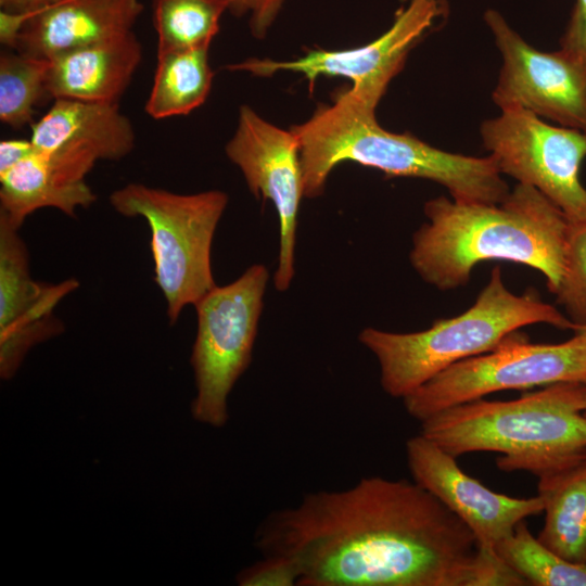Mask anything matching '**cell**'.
<instances>
[{
    "instance_id": "cell-1",
    "label": "cell",
    "mask_w": 586,
    "mask_h": 586,
    "mask_svg": "<svg viewBox=\"0 0 586 586\" xmlns=\"http://www.w3.org/2000/svg\"><path fill=\"white\" fill-rule=\"evenodd\" d=\"M263 556L293 562L301 586H469L477 542L418 483L360 479L305 495L257 528Z\"/></svg>"
},
{
    "instance_id": "cell-2",
    "label": "cell",
    "mask_w": 586,
    "mask_h": 586,
    "mask_svg": "<svg viewBox=\"0 0 586 586\" xmlns=\"http://www.w3.org/2000/svg\"><path fill=\"white\" fill-rule=\"evenodd\" d=\"M424 214L428 221L413 233L409 259L426 283L457 289L479 263L508 260L538 270L549 291H557L570 222L534 187L518 183L495 204L438 196L424 204Z\"/></svg>"
},
{
    "instance_id": "cell-3",
    "label": "cell",
    "mask_w": 586,
    "mask_h": 586,
    "mask_svg": "<svg viewBox=\"0 0 586 586\" xmlns=\"http://www.w3.org/2000/svg\"><path fill=\"white\" fill-rule=\"evenodd\" d=\"M374 112L345 89L332 104L319 106L308 120L290 128L300 144L305 198L321 195L330 173L343 162L388 177L435 181L459 202L495 204L508 196L509 187L492 156L450 153L409 133L387 131Z\"/></svg>"
},
{
    "instance_id": "cell-4",
    "label": "cell",
    "mask_w": 586,
    "mask_h": 586,
    "mask_svg": "<svg viewBox=\"0 0 586 586\" xmlns=\"http://www.w3.org/2000/svg\"><path fill=\"white\" fill-rule=\"evenodd\" d=\"M586 383L559 382L511 400L476 399L421 421L420 434L458 458L495 451L501 471L537 477L586 458Z\"/></svg>"
},
{
    "instance_id": "cell-5",
    "label": "cell",
    "mask_w": 586,
    "mask_h": 586,
    "mask_svg": "<svg viewBox=\"0 0 586 586\" xmlns=\"http://www.w3.org/2000/svg\"><path fill=\"white\" fill-rule=\"evenodd\" d=\"M535 323L575 329L568 317L536 294L511 292L500 268L495 267L474 304L462 314L411 333L365 328L358 339L378 360L383 391L403 399L449 366L489 352L519 329Z\"/></svg>"
},
{
    "instance_id": "cell-6",
    "label": "cell",
    "mask_w": 586,
    "mask_h": 586,
    "mask_svg": "<svg viewBox=\"0 0 586 586\" xmlns=\"http://www.w3.org/2000/svg\"><path fill=\"white\" fill-rule=\"evenodd\" d=\"M109 201L118 214L148 222L154 281L165 297L168 321L175 323L186 306H194L216 286L212 245L227 193L181 194L132 182L113 191Z\"/></svg>"
},
{
    "instance_id": "cell-7",
    "label": "cell",
    "mask_w": 586,
    "mask_h": 586,
    "mask_svg": "<svg viewBox=\"0 0 586 586\" xmlns=\"http://www.w3.org/2000/svg\"><path fill=\"white\" fill-rule=\"evenodd\" d=\"M268 279V269L255 264L194 305L191 365L196 395L191 410L202 423L219 428L228 420V396L252 360Z\"/></svg>"
},
{
    "instance_id": "cell-8",
    "label": "cell",
    "mask_w": 586,
    "mask_h": 586,
    "mask_svg": "<svg viewBox=\"0 0 586 586\" xmlns=\"http://www.w3.org/2000/svg\"><path fill=\"white\" fill-rule=\"evenodd\" d=\"M559 382L586 383V336L559 344H533L517 332L496 348L444 369L403 398L418 421L447 408L507 390Z\"/></svg>"
},
{
    "instance_id": "cell-9",
    "label": "cell",
    "mask_w": 586,
    "mask_h": 586,
    "mask_svg": "<svg viewBox=\"0 0 586 586\" xmlns=\"http://www.w3.org/2000/svg\"><path fill=\"white\" fill-rule=\"evenodd\" d=\"M481 137L501 175L537 189L569 222L586 220V188L579 180L586 131L551 126L528 110L511 106L485 120Z\"/></svg>"
},
{
    "instance_id": "cell-10",
    "label": "cell",
    "mask_w": 586,
    "mask_h": 586,
    "mask_svg": "<svg viewBox=\"0 0 586 586\" xmlns=\"http://www.w3.org/2000/svg\"><path fill=\"white\" fill-rule=\"evenodd\" d=\"M484 20L502 59L493 91L500 110L523 107L560 126L586 131V63L561 49H535L496 10H487Z\"/></svg>"
},
{
    "instance_id": "cell-11",
    "label": "cell",
    "mask_w": 586,
    "mask_h": 586,
    "mask_svg": "<svg viewBox=\"0 0 586 586\" xmlns=\"http://www.w3.org/2000/svg\"><path fill=\"white\" fill-rule=\"evenodd\" d=\"M226 154L242 171L249 190L277 211L280 242L273 283L284 292L295 275L297 215L305 196L298 140L291 129L283 130L242 105Z\"/></svg>"
},
{
    "instance_id": "cell-12",
    "label": "cell",
    "mask_w": 586,
    "mask_h": 586,
    "mask_svg": "<svg viewBox=\"0 0 586 586\" xmlns=\"http://www.w3.org/2000/svg\"><path fill=\"white\" fill-rule=\"evenodd\" d=\"M442 13L437 0H409L392 26L372 42L348 50H310L293 61L247 59L226 66L229 71L270 76L279 71L301 73L314 84L319 76L346 77L352 93L375 109L390 81L403 68L411 48Z\"/></svg>"
},
{
    "instance_id": "cell-13",
    "label": "cell",
    "mask_w": 586,
    "mask_h": 586,
    "mask_svg": "<svg viewBox=\"0 0 586 586\" xmlns=\"http://www.w3.org/2000/svg\"><path fill=\"white\" fill-rule=\"evenodd\" d=\"M79 285L36 281L18 229L0 216V374L12 378L28 351L64 330L55 306Z\"/></svg>"
},
{
    "instance_id": "cell-14",
    "label": "cell",
    "mask_w": 586,
    "mask_h": 586,
    "mask_svg": "<svg viewBox=\"0 0 586 586\" xmlns=\"http://www.w3.org/2000/svg\"><path fill=\"white\" fill-rule=\"evenodd\" d=\"M406 457L413 481L463 521L480 546L496 548L521 521L544 510L538 495L513 498L491 491L422 434L406 442Z\"/></svg>"
},
{
    "instance_id": "cell-15",
    "label": "cell",
    "mask_w": 586,
    "mask_h": 586,
    "mask_svg": "<svg viewBox=\"0 0 586 586\" xmlns=\"http://www.w3.org/2000/svg\"><path fill=\"white\" fill-rule=\"evenodd\" d=\"M143 9L141 0H66L26 17L13 14V50L50 60L132 31Z\"/></svg>"
},
{
    "instance_id": "cell-16",
    "label": "cell",
    "mask_w": 586,
    "mask_h": 586,
    "mask_svg": "<svg viewBox=\"0 0 586 586\" xmlns=\"http://www.w3.org/2000/svg\"><path fill=\"white\" fill-rule=\"evenodd\" d=\"M30 129V141L40 152L68 150L98 161H119L136 145L132 123L118 103L55 99Z\"/></svg>"
},
{
    "instance_id": "cell-17",
    "label": "cell",
    "mask_w": 586,
    "mask_h": 586,
    "mask_svg": "<svg viewBox=\"0 0 586 586\" xmlns=\"http://www.w3.org/2000/svg\"><path fill=\"white\" fill-rule=\"evenodd\" d=\"M142 60L135 31L73 49L50 59L47 95L118 103Z\"/></svg>"
},
{
    "instance_id": "cell-18",
    "label": "cell",
    "mask_w": 586,
    "mask_h": 586,
    "mask_svg": "<svg viewBox=\"0 0 586 586\" xmlns=\"http://www.w3.org/2000/svg\"><path fill=\"white\" fill-rule=\"evenodd\" d=\"M95 200L82 173L36 150L0 174V216L17 229L40 208L52 207L75 217Z\"/></svg>"
},
{
    "instance_id": "cell-19",
    "label": "cell",
    "mask_w": 586,
    "mask_h": 586,
    "mask_svg": "<svg viewBox=\"0 0 586 586\" xmlns=\"http://www.w3.org/2000/svg\"><path fill=\"white\" fill-rule=\"evenodd\" d=\"M545 512L538 539L564 560L586 568V458L538 476Z\"/></svg>"
},
{
    "instance_id": "cell-20",
    "label": "cell",
    "mask_w": 586,
    "mask_h": 586,
    "mask_svg": "<svg viewBox=\"0 0 586 586\" xmlns=\"http://www.w3.org/2000/svg\"><path fill=\"white\" fill-rule=\"evenodd\" d=\"M213 77L208 49L157 54L145 113L153 119L190 114L207 99Z\"/></svg>"
},
{
    "instance_id": "cell-21",
    "label": "cell",
    "mask_w": 586,
    "mask_h": 586,
    "mask_svg": "<svg viewBox=\"0 0 586 586\" xmlns=\"http://www.w3.org/2000/svg\"><path fill=\"white\" fill-rule=\"evenodd\" d=\"M225 11V0H154L157 54L208 49Z\"/></svg>"
},
{
    "instance_id": "cell-22",
    "label": "cell",
    "mask_w": 586,
    "mask_h": 586,
    "mask_svg": "<svg viewBox=\"0 0 586 586\" xmlns=\"http://www.w3.org/2000/svg\"><path fill=\"white\" fill-rule=\"evenodd\" d=\"M50 60L16 50L0 55V120L13 129L31 125L35 107L47 95Z\"/></svg>"
},
{
    "instance_id": "cell-23",
    "label": "cell",
    "mask_w": 586,
    "mask_h": 586,
    "mask_svg": "<svg viewBox=\"0 0 586 586\" xmlns=\"http://www.w3.org/2000/svg\"><path fill=\"white\" fill-rule=\"evenodd\" d=\"M495 549L528 585L586 586V568L564 560L546 547L524 521Z\"/></svg>"
},
{
    "instance_id": "cell-24",
    "label": "cell",
    "mask_w": 586,
    "mask_h": 586,
    "mask_svg": "<svg viewBox=\"0 0 586 586\" xmlns=\"http://www.w3.org/2000/svg\"><path fill=\"white\" fill-rule=\"evenodd\" d=\"M557 303L576 327L586 326V220L570 222Z\"/></svg>"
},
{
    "instance_id": "cell-25",
    "label": "cell",
    "mask_w": 586,
    "mask_h": 586,
    "mask_svg": "<svg viewBox=\"0 0 586 586\" xmlns=\"http://www.w3.org/2000/svg\"><path fill=\"white\" fill-rule=\"evenodd\" d=\"M527 582L517 573L495 548L477 545L469 586H524Z\"/></svg>"
},
{
    "instance_id": "cell-26",
    "label": "cell",
    "mask_w": 586,
    "mask_h": 586,
    "mask_svg": "<svg viewBox=\"0 0 586 586\" xmlns=\"http://www.w3.org/2000/svg\"><path fill=\"white\" fill-rule=\"evenodd\" d=\"M298 581V571L293 562L279 556H263L262 560L237 576L241 586H294Z\"/></svg>"
},
{
    "instance_id": "cell-27",
    "label": "cell",
    "mask_w": 586,
    "mask_h": 586,
    "mask_svg": "<svg viewBox=\"0 0 586 586\" xmlns=\"http://www.w3.org/2000/svg\"><path fill=\"white\" fill-rule=\"evenodd\" d=\"M227 10L241 16L251 15V29L256 37L265 35L275 21L283 0H225Z\"/></svg>"
},
{
    "instance_id": "cell-28",
    "label": "cell",
    "mask_w": 586,
    "mask_h": 586,
    "mask_svg": "<svg viewBox=\"0 0 586 586\" xmlns=\"http://www.w3.org/2000/svg\"><path fill=\"white\" fill-rule=\"evenodd\" d=\"M560 49L586 63V0H575Z\"/></svg>"
},
{
    "instance_id": "cell-29",
    "label": "cell",
    "mask_w": 586,
    "mask_h": 586,
    "mask_svg": "<svg viewBox=\"0 0 586 586\" xmlns=\"http://www.w3.org/2000/svg\"><path fill=\"white\" fill-rule=\"evenodd\" d=\"M35 148L26 139H4L0 141V174L5 173L24 158L29 156Z\"/></svg>"
},
{
    "instance_id": "cell-30",
    "label": "cell",
    "mask_w": 586,
    "mask_h": 586,
    "mask_svg": "<svg viewBox=\"0 0 586 586\" xmlns=\"http://www.w3.org/2000/svg\"><path fill=\"white\" fill-rule=\"evenodd\" d=\"M66 0H0L1 11L26 17Z\"/></svg>"
},
{
    "instance_id": "cell-31",
    "label": "cell",
    "mask_w": 586,
    "mask_h": 586,
    "mask_svg": "<svg viewBox=\"0 0 586 586\" xmlns=\"http://www.w3.org/2000/svg\"><path fill=\"white\" fill-rule=\"evenodd\" d=\"M574 332H579V333H582L584 336H586V326L576 327V328L574 329Z\"/></svg>"
},
{
    "instance_id": "cell-32",
    "label": "cell",
    "mask_w": 586,
    "mask_h": 586,
    "mask_svg": "<svg viewBox=\"0 0 586 586\" xmlns=\"http://www.w3.org/2000/svg\"><path fill=\"white\" fill-rule=\"evenodd\" d=\"M585 415H586V410H585Z\"/></svg>"
}]
</instances>
